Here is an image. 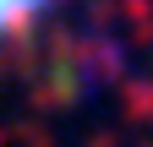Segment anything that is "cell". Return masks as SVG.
<instances>
[{"mask_svg": "<svg viewBox=\"0 0 153 147\" xmlns=\"http://www.w3.org/2000/svg\"><path fill=\"white\" fill-rule=\"evenodd\" d=\"M44 0H0V27H11V22H22L27 11H38Z\"/></svg>", "mask_w": 153, "mask_h": 147, "instance_id": "6da1fadb", "label": "cell"}]
</instances>
